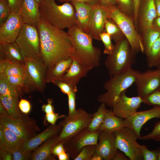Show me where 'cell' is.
I'll use <instances>...</instances> for the list:
<instances>
[{"label": "cell", "instance_id": "1", "mask_svg": "<svg viewBox=\"0 0 160 160\" xmlns=\"http://www.w3.org/2000/svg\"><path fill=\"white\" fill-rule=\"evenodd\" d=\"M37 27L40 37V57L47 69L58 62L71 57L74 50L67 32L41 17Z\"/></svg>", "mask_w": 160, "mask_h": 160}, {"label": "cell", "instance_id": "2", "mask_svg": "<svg viewBox=\"0 0 160 160\" xmlns=\"http://www.w3.org/2000/svg\"><path fill=\"white\" fill-rule=\"evenodd\" d=\"M68 29L67 33L74 50L71 56L72 60L90 70L98 67L101 51L99 48L93 46L91 36L76 25Z\"/></svg>", "mask_w": 160, "mask_h": 160}, {"label": "cell", "instance_id": "3", "mask_svg": "<svg viewBox=\"0 0 160 160\" xmlns=\"http://www.w3.org/2000/svg\"><path fill=\"white\" fill-rule=\"evenodd\" d=\"M41 17L60 29H68L76 25L77 17L71 3L57 4L55 0H42L39 4Z\"/></svg>", "mask_w": 160, "mask_h": 160}, {"label": "cell", "instance_id": "4", "mask_svg": "<svg viewBox=\"0 0 160 160\" xmlns=\"http://www.w3.org/2000/svg\"><path fill=\"white\" fill-rule=\"evenodd\" d=\"M140 73L132 68L124 73L110 77L104 84L106 92L98 97V101L106 106L112 108L119 100L121 94L135 83Z\"/></svg>", "mask_w": 160, "mask_h": 160}, {"label": "cell", "instance_id": "5", "mask_svg": "<svg viewBox=\"0 0 160 160\" xmlns=\"http://www.w3.org/2000/svg\"><path fill=\"white\" fill-rule=\"evenodd\" d=\"M136 54L124 38L116 42L111 53L108 55L105 64L110 77L125 72L135 63Z\"/></svg>", "mask_w": 160, "mask_h": 160}, {"label": "cell", "instance_id": "6", "mask_svg": "<svg viewBox=\"0 0 160 160\" xmlns=\"http://www.w3.org/2000/svg\"><path fill=\"white\" fill-rule=\"evenodd\" d=\"M23 78L24 93L37 92L43 93L46 88L47 68L40 57L25 58Z\"/></svg>", "mask_w": 160, "mask_h": 160}, {"label": "cell", "instance_id": "7", "mask_svg": "<svg viewBox=\"0 0 160 160\" xmlns=\"http://www.w3.org/2000/svg\"><path fill=\"white\" fill-rule=\"evenodd\" d=\"M108 8L109 18L119 27L132 50L135 54L140 52L143 53L141 38L135 28L133 19L122 12L118 6Z\"/></svg>", "mask_w": 160, "mask_h": 160}, {"label": "cell", "instance_id": "8", "mask_svg": "<svg viewBox=\"0 0 160 160\" xmlns=\"http://www.w3.org/2000/svg\"><path fill=\"white\" fill-rule=\"evenodd\" d=\"M93 113L87 112L82 108L76 110V113L68 115L59 123L62 129L59 134L57 143H66L83 129L87 128L91 121Z\"/></svg>", "mask_w": 160, "mask_h": 160}, {"label": "cell", "instance_id": "9", "mask_svg": "<svg viewBox=\"0 0 160 160\" xmlns=\"http://www.w3.org/2000/svg\"><path fill=\"white\" fill-rule=\"evenodd\" d=\"M0 122L13 131L24 142L35 136L40 131L36 121L21 112L17 118L8 114H0Z\"/></svg>", "mask_w": 160, "mask_h": 160}, {"label": "cell", "instance_id": "10", "mask_svg": "<svg viewBox=\"0 0 160 160\" xmlns=\"http://www.w3.org/2000/svg\"><path fill=\"white\" fill-rule=\"evenodd\" d=\"M15 42L25 58L40 57V37L36 26L24 23Z\"/></svg>", "mask_w": 160, "mask_h": 160}, {"label": "cell", "instance_id": "11", "mask_svg": "<svg viewBox=\"0 0 160 160\" xmlns=\"http://www.w3.org/2000/svg\"><path fill=\"white\" fill-rule=\"evenodd\" d=\"M117 147L130 160H143L137 140L138 138L135 132L125 127L114 132Z\"/></svg>", "mask_w": 160, "mask_h": 160}, {"label": "cell", "instance_id": "12", "mask_svg": "<svg viewBox=\"0 0 160 160\" xmlns=\"http://www.w3.org/2000/svg\"><path fill=\"white\" fill-rule=\"evenodd\" d=\"M100 132H91L87 128L83 129L64 143L65 151L73 160L84 147L97 145Z\"/></svg>", "mask_w": 160, "mask_h": 160}, {"label": "cell", "instance_id": "13", "mask_svg": "<svg viewBox=\"0 0 160 160\" xmlns=\"http://www.w3.org/2000/svg\"><path fill=\"white\" fill-rule=\"evenodd\" d=\"M24 24L20 11L11 12L4 22L0 25V43L15 42Z\"/></svg>", "mask_w": 160, "mask_h": 160}, {"label": "cell", "instance_id": "14", "mask_svg": "<svg viewBox=\"0 0 160 160\" xmlns=\"http://www.w3.org/2000/svg\"><path fill=\"white\" fill-rule=\"evenodd\" d=\"M135 83L138 96L146 97L160 87V70L148 69L140 72Z\"/></svg>", "mask_w": 160, "mask_h": 160}, {"label": "cell", "instance_id": "15", "mask_svg": "<svg viewBox=\"0 0 160 160\" xmlns=\"http://www.w3.org/2000/svg\"><path fill=\"white\" fill-rule=\"evenodd\" d=\"M108 18H109L108 7L99 3L93 6L88 25V34L93 39L100 40V35L105 31V22Z\"/></svg>", "mask_w": 160, "mask_h": 160}, {"label": "cell", "instance_id": "16", "mask_svg": "<svg viewBox=\"0 0 160 160\" xmlns=\"http://www.w3.org/2000/svg\"><path fill=\"white\" fill-rule=\"evenodd\" d=\"M126 90L121 94L119 100L112 108L114 114L117 116L126 119L137 111L143 103V98L140 96L129 97Z\"/></svg>", "mask_w": 160, "mask_h": 160}, {"label": "cell", "instance_id": "17", "mask_svg": "<svg viewBox=\"0 0 160 160\" xmlns=\"http://www.w3.org/2000/svg\"><path fill=\"white\" fill-rule=\"evenodd\" d=\"M160 118V107L154 106L150 109L137 111L133 115L124 120L125 127L133 130L138 139L140 137V132L143 125L150 119Z\"/></svg>", "mask_w": 160, "mask_h": 160}, {"label": "cell", "instance_id": "18", "mask_svg": "<svg viewBox=\"0 0 160 160\" xmlns=\"http://www.w3.org/2000/svg\"><path fill=\"white\" fill-rule=\"evenodd\" d=\"M118 150L114 133L100 131L95 152L103 160H113Z\"/></svg>", "mask_w": 160, "mask_h": 160}, {"label": "cell", "instance_id": "19", "mask_svg": "<svg viewBox=\"0 0 160 160\" xmlns=\"http://www.w3.org/2000/svg\"><path fill=\"white\" fill-rule=\"evenodd\" d=\"M157 16L154 0H141L138 16L137 27L142 32L152 26L154 19Z\"/></svg>", "mask_w": 160, "mask_h": 160}, {"label": "cell", "instance_id": "20", "mask_svg": "<svg viewBox=\"0 0 160 160\" xmlns=\"http://www.w3.org/2000/svg\"><path fill=\"white\" fill-rule=\"evenodd\" d=\"M62 129V127L59 124H51L41 133L24 141L20 148L32 152L51 137L59 134Z\"/></svg>", "mask_w": 160, "mask_h": 160}, {"label": "cell", "instance_id": "21", "mask_svg": "<svg viewBox=\"0 0 160 160\" xmlns=\"http://www.w3.org/2000/svg\"><path fill=\"white\" fill-rule=\"evenodd\" d=\"M20 11L24 23L37 26L41 17L35 0H23Z\"/></svg>", "mask_w": 160, "mask_h": 160}, {"label": "cell", "instance_id": "22", "mask_svg": "<svg viewBox=\"0 0 160 160\" xmlns=\"http://www.w3.org/2000/svg\"><path fill=\"white\" fill-rule=\"evenodd\" d=\"M89 71L78 62L72 60L70 67L61 81L77 87L81 79L86 76Z\"/></svg>", "mask_w": 160, "mask_h": 160}, {"label": "cell", "instance_id": "23", "mask_svg": "<svg viewBox=\"0 0 160 160\" xmlns=\"http://www.w3.org/2000/svg\"><path fill=\"white\" fill-rule=\"evenodd\" d=\"M59 134L53 135L44 142L32 152L31 160H54L52 152L55 146L57 143Z\"/></svg>", "mask_w": 160, "mask_h": 160}, {"label": "cell", "instance_id": "24", "mask_svg": "<svg viewBox=\"0 0 160 160\" xmlns=\"http://www.w3.org/2000/svg\"><path fill=\"white\" fill-rule=\"evenodd\" d=\"M0 60H7L24 64L25 57L15 42L0 43Z\"/></svg>", "mask_w": 160, "mask_h": 160}, {"label": "cell", "instance_id": "25", "mask_svg": "<svg viewBox=\"0 0 160 160\" xmlns=\"http://www.w3.org/2000/svg\"><path fill=\"white\" fill-rule=\"evenodd\" d=\"M71 3L74 7L77 15L76 25L83 31L88 34L89 22L93 6L77 2Z\"/></svg>", "mask_w": 160, "mask_h": 160}, {"label": "cell", "instance_id": "26", "mask_svg": "<svg viewBox=\"0 0 160 160\" xmlns=\"http://www.w3.org/2000/svg\"><path fill=\"white\" fill-rule=\"evenodd\" d=\"M72 61L71 57L61 60L47 69L45 80L47 83H53L61 81L62 78L70 67Z\"/></svg>", "mask_w": 160, "mask_h": 160}, {"label": "cell", "instance_id": "27", "mask_svg": "<svg viewBox=\"0 0 160 160\" xmlns=\"http://www.w3.org/2000/svg\"><path fill=\"white\" fill-rule=\"evenodd\" d=\"M124 119L115 115L112 108L108 109L99 130L109 133H114L125 127Z\"/></svg>", "mask_w": 160, "mask_h": 160}, {"label": "cell", "instance_id": "28", "mask_svg": "<svg viewBox=\"0 0 160 160\" xmlns=\"http://www.w3.org/2000/svg\"><path fill=\"white\" fill-rule=\"evenodd\" d=\"M24 65L7 60H0V74L6 77L16 76L24 78Z\"/></svg>", "mask_w": 160, "mask_h": 160}, {"label": "cell", "instance_id": "29", "mask_svg": "<svg viewBox=\"0 0 160 160\" xmlns=\"http://www.w3.org/2000/svg\"><path fill=\"white\" fill-rule=\"evenodd\" d=\"M0 127L3 130L5 137L6 147L5 149L12 153L20 148L24 141L13 131L0 122Z\"/></svg>", "mask_w": 160, "mask_h": 160}, {"label": "cell", "instance_id": "30", "mask_svg": "<svg viewBox=\"0 0 160 160\" xmlns=\"http://www.w3.org/2000/svg\"><path fill=\"white\" fill-rule=\"evenodd\" d=\"M19 97L17 96L0 95V102L6 109L8 115L13 118H17L22 112L19 107Z\"/></svg>", "mask_w": 160, "mask_h": 160}, {"label": "cell", "instance_id": "31", "mask_svg": "<svg viewBox=\"0 0 160 160\" xmlns=\"http://www.w3.org/2000/svg\"><path fill=\"white\" fill-rule=\"evenodd\" d=\"M142 32L141 40L144 53L146 54L153 44L160 37V31L152 25L145 29Z\"/></svg>", "mask_w": 160, "mask_h": 160}, {"label": "cell", "instance_id": "32", "mask_svg": "<svg viewBox=\"0 0 160 160\" xmlns=\"http://www.w3.org/2000/svg\"><path fill=\"white\" fill-rule=\"evenodd\" d=\"M148 66L156 67L160 61V36L154 42L146 54Z\"/></svg>", "mask_w": 160, "mask_h": 160}, {"label": "cell", "instance_id": "33", "mask_svg": "<svg viewBox=\"0 0 160 160\" xmlns=\"http://www.w3.org/2000/svg\"><path fill=\"white\" fill-rule=\"evenodd\" d=\"M108 110L106 108L105 105L101 103L97 111L93 113L92 119L87 127L89 131L95 132L99 131L100 127Z\"/></svg>", "mask_w": 160, "mask_h": 160}, {"label": "cell", "instance_id": "34", "mask_svg": "<svg viewBox=\"0 0 160 160\" xmlns=\"http://www.w3.org/2000/svg\"><path fill=\"white\" fill-rule=\"evenodd\" d=\"M105 28V31L110 35L115 43L125 38L119 27L110 18L106 21Z\"/></svg>", "mask_w": 160, "mask_h": 160}, {"label": "cell", "instance_id": "35", "mask_svg": "<svg viewBox=\"0 0 160 160\" xmlns=\"http://www.w3.org/2000/svg\"><path fill=\"white\" fill-rule=\"evenodd\" d=\"M0 95L8 96L20 95L12 85L4 76L0 74Z\"/></svg>", "mask_w": 160, "mask_h": 160}, {"label": "cell", "instance_id": "36", "mask_svg": "<svg viewBox=\"0 0 160 160\" xmlns=\"http://www.w3.org/2000/svg\"><path fill=\"white\" fill-rule=\"evenodd\" d=\"M143 103L149 105L160 107V87L143 98Z\"/></svg>", "mask_w": 160, "mask_h": 160}, {"label": "cell", "instance_id": "37", "mask_svg": "<svg viewBox=\"0 0 160 160\" xmlns=\"http://www.w3.org/2000/svg\"><path fill=\"white\" fill-rule=\"evenodd\" d=\"M116 1L119 9L122 12L133 19L134 4L133 0H116Z\"/></svg>", "mask_w": 160, "mask_h": 160}, {"label": "cell", "instance_id": "38", "mask_svg": "<svg viewBox=\"0 0 160 160\" xmlns=\"http://www.w3.org/2000/svg\"><path fill=\"white\" fill-rule=\"evenodd\" d=\"M97 145H91L84 147L74 160H90L96 150Z\"/></svg>", "mask_w": 160, "mask_h": 160}, {"label": "cell", "instance_id": "39", "mask_svg": "<svg viewBox=\"0 0 160 160\" xmlns=\"http://www.w3.org/2000/svg\"><path fill=\"white\" fill-rule=\"evenodd\" d=\"M139 139L141 140H152L160 142V121L156 123L151 132L147 135L140 136Z\"/></svg>", "mask_w": 160, "mask_h": 160}, {"label": "cell", "instance_id": "40", "mask_svg": "<svg viewBox=\"0 0 160 160\" xmlns=\"http://www.w3.org/2000/svg\"><path fill=\"white\" fill-rule=\"evenodd\" d=\"M100 36L104 46L103 53L108 55H110L113 50L114 45L111 42L110 35L105 31L100 34Z\"/></svg>", "mask_w": 160, "mask_h": 160}, {"label": "cell", "instance_id": "41", "mask_svg": "<svg viewBox=\"0 0 160 160\" xmlns=\"http://www.w3.org/2000/svg\"><path fill=\"white\" fill-rule=\"evenodd\" d=\"M11 12L8 0H0V25L4 22Z\"/></svg>", "mask_w": 160, "mask_h": 160}, {"label": "cell", "instance_id": "42", "mask_svg": "<svg viewBox=\"0 0 160 160\" xmlns=\"http://www.w3.org/2000/svg\"><path fill=\"white\" fill-rule=\"evenodd\" d=\"M140 150L144 160H158L157 149L151 151L147 148V146L143 145H140Z\"/></svg>", "mask_w": 160, "mask_h": 160}, {"label": "cell", "instance_id": "43", "mask_svg": "<svg viewBox=\"0 0 160 160\" xmlns=\"http://www.w3.org/2000/svg\"><path fill=\"white\" fill-rule=\"evenodd\" d=\"M32 152L25 150L21 148L15 150L12 153L13 160H31Z\"/></svg>", "mask_w": 160, "mask_h": 160}, {"label": "cell", "instance_id": "44", "mask_svg": "<svg viewBox=\"0 0 160 160\" xmlns=\"http://www.w3.org/2000/svg\"><path fill=\"white\" fill-rule=\"evenodd\" d=\"M58 87L61 91L67 95L73 91H77V87H74L70 84L61 81H58L53 83Z\"/></svg>", "mask_w": 160, "mask_h": 160}, {"label": "cell", "instance_id": "45", "mask_svg": "<svg viewBox=\"0 0 160 160\" xmlns=\"http://www.w3.org/2000/svg\"><path fill=\"white\" fill-rule=\"evenodd\" d=\"M76 91L71 92L68 95L69 111L68 115L74 114L76 111Z\"/></svg>", "mask_w": 160, "mask_h": 160}, {"label": "cell", "instance_id": "46", "mask_svg": "<svg viewBox=\"0 0 160 160\" xmlns=\"http://www.w3.org/2000/svg\"><path fill=\"white\" fill-rule=\"evenodd\" d=\"M65 115H59L58 113L54 112L46 113L45 119L47 121L52 125H54L57 120L63 118Z\"/></svg>", "mask_w": 160, "mask_h": 160}, {"label": "cell", "instance_id": "47", "mask_svg": "<svg viewBox=\"0 0 160 160\" xmlns=\"http://www.w3.org/2000/svg\"><path fill=\"white\" fill-rule=\"evenodd\" d=\"M19 107L20 111L23 113L28 114L31 111V104L28 100L21 99L19 103Z\"/></svg>", "mask_w": 160, "mask_h": 160}, {"label": "cell", "instance_id": "48", "mask_svg": "<svg viewBox=\"0 0 160 160\" xmlns=\"http://www.w3.org/2000/svg\"><path fill=\"white\" fill-rule=\"evenodd\" d=\"M11 12L16 13L19 12L23 0H8Z\"/></svg>", "mask_w": 160, "mask_h": 160}, {"label": "cell", "instance_id": "49", "mask_svg": "<svg viewBox=\"0 0 160 160\" xmlns=\"http://www.w3.org/2000/svg\"><path fill=\"white\" fill-rule=\"evenodd\" d=\"M141 0H133L134 4L133 21L135 28L137 30V19L139 7Z\"/></svg>", "mask_w": 160, "mask_h": 160}, {"label": "cell", "instance_id": "50", "mask_svg": "<svg viewBox=\"0 0 160 160\" xmlns=\"http://www.w3.org/2000/svg\"><path fill=\"white\" fill-rule=\"evenodd\" d=\"M47 104H44L42 107V111L46 113L54 112V108L52 105L53 101L52 99H48Z\"/></svg>", "mask_w": 160, "mask_h": 160}, {"label": "cell", "instance_id": "51", "mask_svg": "<svg viewBox=\"0 0 160 160\" xmlns=\"http://www.w3.org/2000/svg\"><path fill=\"white\" fill-rule=\"evenodd\" d=\"M66 151L63 143H57L53 148L52 153L55 156H57L59 154Z\"/></svg>", "mask_w": 160, "mask_h": 160}, {"label": "cell", "instance_id": "52", "mask_svg": "<svg viewBox=\"0 0 160 160\" xmlns=\"http://www.w3.org/2000/svg\"><path fill=\"white\" fill-rule=\"evenodd\" d=\"M0 160H12L13 159L12 153L8 150L0 148Z\"/></svg>", "mask_w": 160, "mask_h": 160}, {"label": "cell", "instance_id": "53", "mask_svg": "<svg viewBox=\"0 0 160 160\" xmlns=\"http://www.w3.org/2000/svg\"><path fill=\"white\" fill-rule=\"evenodd\" d=\"M77 2L83 3L86 4L93 6L95 4L99 3V0H64L63 2Z\"/></svg>", "mask_w": 160, "mask_h": 160}, {"label": "cell", "instance_id": "54", "mask_svg": "<svg viewBox=\"0 0 160 160\" xmlns=\"http://www.w3.org/2000/svg\"><path fill=\"white\" fill-rule=\"evenodd\" d=\"M99 3L107 7L112 6H118L116 0H99Z\"/></svg>", "mask_w": 160, "mask_h": 160}, {"label": "cell", "instance_id": "55", "mask_svg": "<svg viewBox=\"0 0 160 160\" xmlns=\"http://www.w3.org/2000/svg\"><path fill=\"white\" fill-rule=\"evenodd\" d=\"M129 158L119 150L117 151L113 160H129Z\"/></svg>", "mask_w": 160, "mask_h": 160}, {"label": "cell", "instance_id": "56", "mask_svg": "<svg viewBox=\"0 0 160 160\" xmlns=\"http://www.w3.org/2000/svg\"><path fill=\"white\" fill-rule=\"evenodd\" d=\"M58 157L59 160H69L70 156L69 154L66 151L62 153L58 156Z\"/></svg>", "mask_w": 160, "mask_h": 160}, {"label": "cell", "instance_id": "57", "mask_svg": "<svg viewBox=\"0 0 160 160\" xmlns=\"http://www.w3.org/2000/svg\"><path fill=\"white\" fill-rule=\"evenodd\" d=\"M152 25L160 31V16L156 17L153 21Z\"/></svg>", "mask_w": 160, "mask_h": 160}, {"label": "cell", "instance_id": "58", "mask_svg": "<svg viewBox=\"0 0 160 160\" xmlns=\"http://www.w3.org/2000/svg\"><path fill=\"white\" fill-rule=\"evenodd\" d=\"M157 12V16H160V0H154Z\"/></svg>", "mask_w": 160, "mask_h": 160}, {"label": "cell", "instance_id": "59", "mask_svg": "<svg viewBox=\"0 0 160 160\" xmlns=\"http://www.w3.org/2000/svg\"><path fill=\"white\" fill-rule=\"evenodd\" d=\"M0 114L2 115H7L8 113L2 103L0 102Z\"/></svg>", "mask_w": 160, "mask_h": 160}, {"label": "cell", "instance_id": "60", "mask_svg": "<svg viewBox=\"0 0 160 160\" xmlns=\"http://www.w3.org/2000/svg\"><path fill=\"white\" fill-rule=\"evenodd\" d=\"M90 160H103L101 156L95 152Z\"/></svg>", "mask_w": 160, "mask_h": 160}, {"label": "cell", "instance_id": "61", "mask_svg": "<svg viewBox=\"0 0 160 160\" xmlns=\"http://www.w3.org/2000/svg\"><path fill=\"white\" fill-rule=\"evenodd\" d=\"M157 149L158 151V160H160V146Z\"/></svg>", "mask_w": 160, "mask_h": 160}, {"label": "cell", "instance_id": "62", "mask_svg": "<svg viewBox=\"0 0 160 160\" xmlns=\"http://www.w3.org/2000/svg\"><path fill=\"white\" fill-rule=\"evenodd\" d=\"M157 69L159 70H160V61L158 65V66L157 67Z\"/></svg>", "mask_w": 160, "mask_h": 160}, {"label": "cell", "instance_id": "63", "mask_svg": "<svg viewBox=\"0 0 160 160\" xmlns=\"http://www.w3.org/2000/svg\"><path fill=\"white\" fill-rule=\"evenodd\" d=\"M39 4L41 2L42 0H35Z\"/></svg>", "mask_w": 160, "mask_h": 160}, {"label": "cell", "instance_id": "64", "mask_svg": "<svg viewBox=\"0 0 160 160\" xmlns=\"http://www.w3.org/2000/svg\"><path fill=\"white\" fill-rule=\"evenodd\" d=\"M60 2H63L64 0H57Z\"/></svg>", "mask_w": 160, "mask_h": 160}]
</instances>
